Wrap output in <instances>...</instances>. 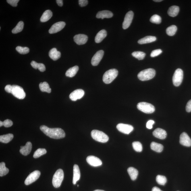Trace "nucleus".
<instances>
[{
	"label": "nucleus",
	"instance_id": "obj_44",
	"mask_svg": "<svg viewBox=\"0 0 191 191\" xmlns=\"http://www.w3.org/2000/svg\"><path fill=\"white\" fill-rule=\"evenodd\" d=\"M9 4L13 7H16L17 5V3L19 1V0H7V1Z\"/></svg>",
	"mask_w": 191,
	"mask_h": 191
},
{
	"label": "nucleus",
	"instance_id": "obj_49",
	"mask_svg": "<svg viewBox=\"0 0 191 191\" xmlns=\"http://www.w3.org/2000/svg\"><path fill=\"white\" fill-rule=\"evenodd\" d=\"M59 7H62L63 5V2L62 0H57L56 1Z\"/></svg>",
	"mask_w": 191,
	"mask_h": 191
},
{
	"label": "nucleus",
	"instance_id": "obj_51",
	"mask_svg": "<svg viewBox=\"0 0 191 191\" xmlns=\"http://www.w3.org/2000/svg\"><path fill=\"white\" fill-rule=\"evenodd\" d=\"M3 126V123L2 121H0V127H1Z\"/></svg>",
	"mask_w": 191,
	"mask_h": 191
},
{
	"label": "nucleus",
	"instance_id": "obj_35",
	"mask_svg": "<svg viewBox=\"0 0 191 191\" xmlns=\"http://www.w3.org/2000/svg\"><path fill=\"white\" fill-rule=\"evenodd\" d=\"M177 29V27L176 26L172 25L166 29V32L168 35L172 36H174L176 33Z\"/></svg>",
	"mask_w": 191,
	"mask_h": 191
},
{
	"label": "nucleus",
	"instance_id": "obj_15",
	"mask_svg": "<svg viewBox=\"0 0 191 191\" xmlns=\"http://www.w3.org/2000/svg\"><path fill=\"white\" fill-rule=\"evenodd\" d=\"M86 161L90 165L94 167L99 166L102 164L99 158L94 156H88L86 158Z\"/></svg>",
	"mask_w": 191,
	"mask_h": 191
},
{
	"label": "nucleus",
	"instance_id": "obj_36",
	"mask_svg": "<svg viewBox=\"0 0 191 191\" xmlns=\"http://www.w3.org/2000/svg\"><path fill=\"white\" fill-rule=\"evenodd\" d=\"M47 153V150L45 149L39 148L34 152L33 154V158H37L41 157L42 155H44Z\"/></svg>",
	"mask_w": 191,
	"mask_h": 191
},
{
	"label": "nucleus",
	"instance_id": "obj_12",
	"mask_svg": "<svg viewBox=\"0 0 191 191\" xmlns=\"http://www.w3.org/2000/svg\"><path fill=\"white\" fill-rule=\"evenodd\" d=\"M65 23L63 21L56 23L50 29L49 33L50 34L56 33L62 30L65 27Z\"/></svg>",
	"mask_w": 191,
	"mask_h": 191
},
{
	"label": "nucleus",
	"instance_id": "obj_40",
	"mask_svg": "<svg viewBox=\"0 0 191 191\" xmlns=\"http://www.w3.org/2000/svg\"><path fill=\"white\" fill-rule=\"evenodd\" d=\"M134 149L137 152H140L142 151L143 148L141 143L139 142H134L132 143Z\"/></svg>",
	"mask_w": 191,
	"mask_h": 191
},
{
	"label": "nucleus",
	"instance_id": "obj_53",
	"mask_svg": "<svg viewBox=\"0 0 191 191\" xmlns=\"http://www.w3.org/2000/svg\"><path fill=\"white\" fill-rule=\"evenodd\" d=\"M94 191H105L103 190H94Z\"/></svg>",
	"mask_w": 191,
	"mask_h": 191
},
{
	"label": "nucleus",
	"instance_id": "obj_18",
	"mask_svg": "<svg viewBox=\"0 0 191 191\" xmlns=\"http://www.w3.org/2000/svg\"><path fill=\"white\" fill-rule=\"evenodd\" d=\"M153 136L155 137L164 140L167 136V133L165 130L161 128H157L153 133Z\"/></svg>",
	"mask_w": 191,
	"mask_h": 191
},
{
	"label": "nucleus",
	"instance_id": "obj_45",
	"mask_svg": "<svg viewBox=\"0 0 191 191\" xmlns=\"http://www.w3.org/2000/svg\"><path fill=\"white\" fill-rule=\"evenodd\" d=\"M88 1L87 0H79V5L81 7H84L86 6L88 4Z\"/></svg>",
	"mask_w": 191,
	"mask_h": 191
},
{
	"label": "nucleus",
	"instance_id": "obj_33",
	"mask_svg": "<svg viewBox=\"0 0 191 191\" xmlns=\"http://www.w3.org/2000/svg\"><path fill=\"white\" fill-rule=\"evenodd\" d=\"M24 27V23L22 21H20L17 25L12 30L13 34L19 33L22 31Z\"/></svg>",
	"mask_w": 191,
	"mask_h": 191
},
{
	"label": "nucleus",
	"instance_id": "obj_11",
	"mask_svg": "<svg viewBox=\"0 0 191 191\" xmlns=\"http://www.w3.org/2000/svg\"><path fill=\"white\" fill-rule=\"evenodd\" d=\"M134 15V13L132 11H129L127 13L123 24V29L126 30L132 24Z\"/></svg>",
	"mask_w": 191,
	"mask_h": 191
},
{
	"label": "nucleus",
	"instance_id": "obj_54",
	"mask_svg": "<svg viewBox=\"0 0 191 191\" xmlns=\"http://www.w3.org/2000/svg\"><path fill=\"white\" fill-rule=\"evenodd\" d=\"M77 186L79 187V185H77Z\"/></svg>",
	"mask_w": 191,
	"mask_h": 191
},
{
	"label": "nucleus",
	"instance_id": "obj_14",
	"mask_svg": "<svg viewBox=\"0 0 191 191\" xmlns=\"http://www.w3.org/2000/svg\"><path fill=\"white\" fill-rule=\"evenodd\" d=\"M104 54V51L102 50H100L97 52L92 58L91 61L92 65L93 66H97L99 64L103 57Z\"/></svg>",
	"mask_w": 191,
	"mask_h": 191
},
{
	"label": "nucleus",
	"instance_id": "obj_28",
	"mask_svg": "<svg viewBox=\"0 0 191 191\" xmlns=\"http://www.w3.org/2000/svg\"><path fill=\"white\" fill-rule=\"evenodd\" d=\"M127 172L131 179L132 181L135 180L138 176V172L136 169L133 167H130L127 169Z\"/></svg>",
	"mask_w": 191,
	"mask_h": 191
},
{
	"label": "nucleus",
	"instance_id": "obj_25",
	"mask_svg": "<svg viewBox=\"0 0 191 191\" xmlns=\"http://www.w3.org/2000/svg\"><path fill=\"white\" fill-rule=\"evenodd\" d=\"M53 13L51 10H48L44 12L40 18V21L42 22H47L53 16Z\"/></svg>",
	"mask_w": 191,
	"mask_h": 191
},
{
	"label": "nucleus",
	"instance_id": "obj_50",
	"mask_svg": "<svg viewBox=\"0 0 191 191\" xmlns=\"http://www.w3.org/2000/svg\"><path fill=\"white\" fill-rule=\"evenodd\" d=\"M152 191H163L157 187H155L152 189Z\"/></svg>",
	"mask_w": 191,
	"mask_h": 191
},
{
	"label": "nucleus",
	"instance_id": "obj_37",
	"mask_svg": "<svg viewBox=\"0 0 191 191\" xmlns=\"http://www.w3.org/2000/svg\"><path fill=\"white\" fill-rule=\"evenodd\" d=\"M132 55L133 56H134L136 59H138V60L143 59L146 56V54L143 52L137 51H135L132 53Z\"/></svg>",
	"mask_w": 191,
	"mask_h": 191
},
{
	"label": "nucleus",
	"instance_id": "obj_29",
	"mask_svg": "<svg viewBox=\"0 0 191 191\" xmlns=\"http://www.w3.org/2000/svg\"><path fill=\"white\" fill-rule=\"evenodd\" d=\"M151 149L154 151L161 153L163 150L164 146L162 144L155 142H152L150 144Z\"/></svg>",
	"mask_w": 191,
	"mask_h": 191
},
{
	"label": "nucleus",
	"instance_id": "obj_3",
	"mask_svg": "<svg viewBox=\"0 0 191 191\" xmlns=\"http://www.w3.org/2000/svg\"><path fill=\"white\" fill-rule=\"evenodd\" d=\"M118 74V71L115 69H112L106 71L103 77V82L106 84L111 83L116 78Z\"/></svg>",
	"mask_w": 191,
	"mask_h": 191
},
{
	"label": "nucleus",
	"instance_id": "obj_52",
	"mask_svg": "<svg viewBox=\"0 0 191 191\" xmlns=\"http://www.w3.org/2000/svg\"><path fill=\"white\" fill-rule=\"evenodd\" d=\"M155 1V2H161V1H162V0H155V1Z\"/></svg>",
	"mask_w": 191,
	"mask_h": 191
},
{
	"label": "nucleus",
	"instance_id": "obj_16",
	"mask_svg": "<svg viewBox=\"0 0 191 191\" xmlns=\"http://www.w3.org/2000/svg\"><path fill=\"white\" fill-rule=\"evenodd\" d=\"M179 142L183 146L187 147H190L191 146V138L186 132H183L181 134Z\"/></svg>",
	"mask_w": 191,
	"mask_h": 191
},
{
	"label": "nucleus",
	"instance_id": "obj_23",
	"mask_svg": "<svg viewBox=\"0 0 191 191\" xmlns=\"http://www.w3.org/2000/svg\"><path fill=\"white\" fill-rule=\"evenodd\" d=\"M107 31L105 30H100L96 35L95 38V41L96 43H100L107 36Z\"/></svg>",
	"mask_w": 191,
	"mask_h": 191
},
{
	"label": "nucleus",
	"instance_id": "obj_22",
	"mask_svg": "<svg viewBox=\"0 0 191 191\" xmlns=\"http://www.w3.org/2000/svg\"><path fill=\"white\" fill-rule=\"evenodd\" d=\"M49 56L54 61H56L60 58L61 54L56 48H53L49 52Z\"/></svg>",
	"mask_w": 191,
	"mask_h": 191
},
{
	"label": "nucleus",
	"instance_id": "obj_5",
	"mask_svg": "<svg viewBox=\"0 0 191 191\" xmlns=\"http://www.w3.org/2000/svg\"><path fill=\"white\" fill-rule=\"evenodd\" d=\"M64 172L62 169H57L54 175L52 183L53 186L56 188H59L61 186L64 179Z\"/></svg>",
	"mask_w": 191,
	"mask_h": 191
},
{
	"label": "nucleus",
	"instance_id": "obj_34",
	"mask_svg": "<svg viewBox=\"0 0 191 191\" xmlns=\"http://www.w3.org/2000/svg\"><path fill=\"white\" fill-rule=\"evenodd\" d=\"M9 169L5 167L4 162H1L0 164V176L2 177L8 173Z\"/></svg>",
	"mask_w": 191,
	"mask_h": 191
},
{
	"label": "nucleus",
	"instance_id": "obj_2",
	"mask_svg": "<svg viewBox=\"0 0 191 191\" xmlns=\"http://www.w3.org/2000/svg\"><path fill=\"white\" fill-rule=\"evenodd\" d=\"M155 71L152 68H148L143 70L138 74V78L142 81H147L151 80L155 77Z\"/></svg>",
	"mask_w": 191,
	"mask_h": 191
},
{
	"label": "nucleus",
	"instance_id": "obj_43",
	"mask_svg": "<svg viewBox=\"0 0 191 191\" xmlns=\"http://www.w3.org/2000/svg\"><path fill=\"white\" fill-rule=\"evenodd\" d=\"M3 126L6 127H10L13 125L12 121L10 120L7 119L3 122Z\"/></svg>",
	"mask_w": 191,
	"mask_h": 191
},
{
	"label": "nucleus",
	"instance_id": "obj_17",
	"mask_svg": "<svg viewBox=\"0 0 191 191\" xmlns=\"http://www.w3.org/2000/svg\"><path fill=\"white\" fill-rule=\"evenodd\" d=\"M88 40V36L83 34H77L74 37V41L79 45H83L85 44Z\"/></svg>",
	"mask_w": 191,
	"mask_h": 191
},
{
	"label": "nucleus",
	"instance_id": "obj_6",
	"mask_svg": "<svg viewBox=\"0 0 191 191\" xmlns=\"http://www.w3.org/2000/svg\"><path fill=\"white\" fill-rule=\"evenodd\" d=\"M137 108L143 112L147 114L153 113L155 111V108L154 106L145 102L139 103L137 105Z\"/></svg>",
	"mask_w": 191,
	"mask_h": 191
},
{
	"label": "nucleus",
	"instance_id": "obj_39",
	"mask_svg": "<svg viewBox=\"0 0 191 191\" xmlns=\"http://www.w3.org/2000/svg\"><path fill=\"white\" fill-rule=\"evenodd\" d=\"M150 21L152 23L159 24L161 22V16L158 15H154L150 19Z\"/></svg>",
	"mask_w": 191,
	"mask_h": 191
},
{
	"label": "nucleus",
	"instance_id": "obj_10",
	"mask_svg": "<svg viewBox=\"0 0 191 191\" xmlns=\"http://www.w3.org/2000/svg\"><path fill=\"white\" fill-rule=\"evenodd\" d=\"M117 128L120 132L125 134H129L134 130L132 125L122 123L117 124Z\"/></svg>",
	"mask_w": 191,
	"mask_h": 191
},
{
	"label": "nucleus",
	"instance_id": "obj_9",
	"mask_svg": "<svg viewBox=\"0 0 191 191\" xmlns=\"http://www.w3.org/2000/svg\"><path fill=\"white\" fill-rule=\"evenodd\" d=\"M40 174L41 173L38 170L35 171L30 173L25 181V184L26 185H28L35 182L39 178Z\"/></svg>",
	"mask_w": 191,
	"mask_h": 191
},
{
	"label": "nucleus",
	"instance_id": "obj_42",
	"mask_svg": "<svg viewBox=\"0 0 191 191\" xmlns=\"http://www.w3.org/2000/svg\"><path fill=\"white\" fill-rule=\"evenodd\" d=\"M162 53V51L161 49L155 50L152 52L151 54H150V56L152 57H155L161 54Z\"/></svg>",
	"mask_w": 191,
	"mask_h": 191
},
{
	"label": "nucleus",
	"instance_id": "obj_48",
	"mask_svg": "<svg viewBox=\"0 0 191 191\" xmlns=\"http://www.w3.org/2000/svg\"><path fill=\"white\" fill-rule=\"evenodd\" d=\"M12 86L10 85H7L6 86L5 88V90L6 91L9 93H11L12 90Z\"/></svg>",
	"mask_w": 191,
	"mask_h": 191
},
{
	"label": "nucleus",
	"instance_id": "obj_26",
	"mask_svg": "<svg viewBox=\"0 0 191 191\" xmlns=\"http://www.w3.org/2000/svg\"><path fill=\"white\" fill-rule=\"evenodd\" d=\"M78 70L79 67L77 65L71 67L66 71L65 76L70 78H72L75 76Z\"/></svg>",
	"mask_w": 191,
	"mask_h": 191
},
{
	"label": "nucleus",
	"instance_id": "obj_7",
	"mask_svg": "<svg viewBox=\"0 0 191 191\" xmlns=\"http://www.w3.org/2000/svg\"><path fill=\"white\" fill-rule=\"evenodd\" d=\"M12 86L11 94L15 97L20 100L24 99L25 97L26 94L21 87L17 85H13Z\"/></svg>",
	"mask_w": 191,
	"mask_h": 191
},
{
	"label": "nucleus",
	"instance_id": "obj_27",
	"mask_svg": "<svg viewBox=\"0 0 191 191\" xmlns=\"http://www.w3.org/2000/svg\"><path fill=\"white\" fill-rule=\"evenodd\" d=\"M179 11V7L177 6H172L169 7L168 11V14L169 16L174 17L178 14Z\"/></svg>",
	"mask_w": 191,
	"mask_h": 191
},
{
	"label": "nucleus",
	"instance_id": "obj_19",
	"mask_svg": "<svg viewBox=\"0 0 191 191\" xmlns=\"http://www.w3.org/2000/svg\"><path fill=\"white\" fill-rule=\"evenodd\" d=\"M32 144L30 142H28L24 146H21L20 153L23 155L27 156L29 154L31 151Z\"/></svg>",
	"mask_w": 191,
	"mask_h": 191
},
{
	"label": "nucleus",
	"instance_id": "obj_38",
	"mask_svg": "<svg viewBox=\"0 0 191 191\" xmlns=\"http://www.w3.org/2000/svg\"><path fill=\"white\" fill-rule=\"evenodd\" d=\"M167 179L166 177L161 175H158L156 177V181L158 184L164 186L167 182Z\"/></svg>",
	"mask_w": 191,
	"mask_h": 191
},
{
	"label": "nucleus",
	"instance_id": "obj_31",
	"mask_svg": "<svg viewBox=\"0 0 191 191\" xmlns=\"http://www.w3.org/2000/svg\"><path fill=\"white\" fill-rule=\"evenodd\" d=\"M13 135L11 134L1 135L0 136V142L4 143H8L13 139Z\"/></svg>",
	"mask_w": 191,
	"mask_h": 191
},
{
	"label": "nucleus",
	"instance_id": "obj_21",
	"mask_svg": "<svg viewBox=\"0 0 191 191\" xmlns=\"http://www.w3.org/2000/svg\"><path fill=\"white\" fill-rule=\"evenodd\" d=\"M113 13L111 11L103 10L99 11L96 15V17L98 19L110 18L113 16Z\"/></svg>",
	"mask_w": 191,
	"mask_h": 191
},
{
	"label": "nucleus",
	"instance_id": "obj_13",
	"mask_svg": "<svg viewBox=\"0 0 191 191\" xmlns=\"http://www.w3.org/2000/svg\"><path fill=\"white\" fill-rule=\"evenodd\" d=\"M85 94L84 91L82 89H77L73 91L69 95V98L73 101H76L83 97Z\"/></svg>",
	"mask_w": 191,
	"mask_h": 191
},
{
	"label": "nucleus",
	"instance_id": "obj_46",
	"mask_svg": "<svg viewBox=\"0 0 191 191\" xmlns=\"http://www.w3.org/2000/svg\"><path fill=\"white\" fill-rule=\"evenodd\" d=\"M154 123H155V122L153 120H150L148 121L147 123H146V128L149 129H151L153 128V125Z\"/></svg>",
	"mask_w": 191,
	"mask_h": 191
},
{
	"label": "nucleus",
	"instance_id": "obj_41",
	"mask_svg": "<svg viewBox=\"0 0 191 191\" xmlns=\"http://www.w3.org/2000/svg\"><path fill=\"white\" fill-rule=\"evenodd\" d=\"M16 51L21 54H26L30 52L29 48L26 47H22L18 46L16 48Z\"/></svg>",
	"mask_w": 191,
	"mask_h": 191
},
{
	"label": "nucleus",
	"instance_id": "obj_30",
	"mask_svg": "<svg viewBox=\"0 0 191 191\" xmlns=\"http://www.w3.org/2000/svg\"><path fill=\"white\" fill-rule=\"evenodd\" d=\"M33 68L35 69H38L40 72H44L46 70L45 65L43 64L38 63L35 61H32L30 63Z\"/></svg>",
	"mask_w": 191,
	"mask_h": 191
},
{
	"label": "nucleus",
	"instance_id": "obj_4",
	"mask_svg": "<svg viewBox=\"0 0 191 191\" xmlns=\"http://www.w3.org/2000/svg\"><path fill=\"white\" fill-rule=\"evenodd\" d=\"M92 137L97 141L106 143L109 140V137L105 133L97 130H92L91 132Z\"/></svg>",
	"mask_w": 191,
	"mask_h": 191
},
{
	"label": "nucleus",
	"instance_id": "obj_20",
	"mask_svg": "<svg viewBox=\"0 0 191 191\" xmlns=\"http://www.w3.org/2000/svg\"><path fill=\"white\" fill-rule=\"evenodd\" d=\"M80 168L78 165L75 164L73 166V184H76L77 181L80 180Z\"/></svg>",
	"mask_w": 191,
	"mask_h": 191
},
{
	"label": "nucleus",
	"instance_id": "obj_1",
	"mask_svg": "<svg viewBox=\"0 0 191 191\" xmlns=\"http://www.w3.org/2000/svg\"><path fill=\"white\" fill-rule=\"evenodd\" d=\"M40 129L46 135L51 138L59 139L64 138L65 136L64 131L61 128H50L45 125H42L40 126Z\"/></svg>",
	"mask_w": 191,
	"mask_h": 191
},
{
	"label": "nucleus",
	"instance_id": "obj_24",
	"mask_svg": "<svg viewBox=\"0 0 191 191\" xmlns=\"http://www.w3.org/2000/svg\"><path fill=\"white\" fill-rule=\"evenodd\" d=\"M157 38L155 36H148L141 39L138 40V42L140 44H143L150 43L156 41Z\"/></svg>",
	"mask_w": 191,
	"mask_h": 191
},
{
	"label": "nucleus",
	"instance_id": "obj_32",
	"mask_svg": "<svg viewBox=\"0 0 191 191\" xmlns=\"http://www.w3.org/2000/svg\"><path fill=\"white\" fill-rule=\"evenodd\" d=\"M39 87L40 90L42 92H47L48 93L51 92V88H50L49 84L47 82L40 83Z\"/></svg>",
	"mask_w": 191,
	"mask_h": 191
},
{
	"label": "nucleus",
	"instance_id": "obj_8",
	"mask_svg": "<svg viewBox=\"0 0 191 191\" xmlns=\"http://www.w3.org/2000/svg\"><path fill=\"white\" fill-rule=\"evenodd\" d=\"M183 78V72L182 69L178 68L175 71L172 80L173 85L175 86H178L182 83Z\"/></svg>",
	"mask_w": 191,
	"mask_h": 191
},
{
	"label": "nucleus",
	"instance_id": "obj_47",
	"mask_svg": "<svg viewBox=\"0 0 191 191\" xmlns=\"http://www.w3.org/2000/svg\"><path fill=\"white\" fill-rule=\"evenodd\" d=\"M186 110L187 112H190L191 111V100L189 101L187 104Z\"/></svg>",
	"mask_w": 191,
	"mask_h": 191
}]
</instances>
